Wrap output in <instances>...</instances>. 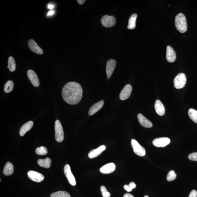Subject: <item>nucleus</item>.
I'll return each mask as SVG.
<instances>
[{
  "instance_id": "obj_1",
  "label": "nucleus",
  "mask_w": 197,
  "mask_h": 197,
  "mask_svg": "<svg viewBox=\"0 0 197 197\" xmlns=\"http://www.w3.org/2000/svg\"><path fill=\"white\" fill-rule=\"evenodd\" d=\"M83 93L81 85L76 82H70L66 84L62 91L64 100L71 105L78 104L82 98Z\"/></svg>"
},
{
  "instance_id": "obj_2",
  "label": "nucleus",
  "mask_w": 197,
  "mask_h": 197,
  "mask_svg": "<svg viewBox=\"0 0 197 197\" xmlns=\"http://www.w3.org/2000/svg\"><path fill=\"white\" fill-rule=\"evenodd\" d=\"M175 24L178 31L184 33L187 30V25L186 17L181 13H179L175 17Z\"/></svg>"
},
{
  "instance_id": "obj_3",
  "label": "nucleus",
  "mask_w": 197,
  "mask_h": 197,
  "mask_svg": "<svg viewBox=\"0 0 197 197\" xmlns=\"http://www.w3.org/2000/svg\"><path fill=\"white\" fill-rule=\"evenodd\" d=\"M187 82L186 75L184 73H180L175 77L173 81L175 88L179 89L185 86Z\"/></svg>"
},
{
  "instance_id": "obj_4",
  "label": "nucleus",
  "mask_w": 197,
  "mask_h": 197,
  "mask_svg": "<svg viewBox=\"0 0 197 197\" xmlns=\"http://www.w3.org/2000/svg\"><path fill=\"white\" fill-rule=\"evenodd\" d=\"M55 139L58 142H61L64 139L63 128L59 120H56L55 123Z\"/></svg>"
},
{
  "instance_id": "obj_5",
  "label": "nucleus",
  "mask_w": 197,
  "mask_h": 197,
  "mask_svg": "<svg viewBox=\"0 0 197 197\" xmlns=\"http://www.w3.org/2000/svg\"><path fill=\"white\" fill-rule=\"evenodd\" d=\"M116 19L113 16L105 15L101 19V22L103 26L105 28H111L116 24Z\"/></svg>"
},
{
  "instance_id": "obj_6",
  "label": "nucleus",
  "mask_w": 197,
  "mask_h": 197,
  "mask_svg": "<svg viewBox=\"0 0 197 197\" xmlns=\"http://www.w3.org/2000/svg\"><path fill=\"white\" fill-rule=\"evenodd\" d=\"M131 145L133 148V151L136 155L140 156H144L146 154V151L143 147H142L135 139L131 140Z\"/></svg>"
},
{
  "instance_id": "obj_7",
  "label": "nucleus",
  "mask_w": 197,
  "mask_h": 197,
  "mask_svg": "<svg viewBox=\"0 0 197 197\" xmlns=\"http://www.w3.org/2000/svg\"><path fill=\"white\" fill-rule=\"evenodd\" d=\"M64 172L69 184L72 186H76V181L75 177L72 173L71 167L69 165L67 164L64 167Z\"/></svg>"
},
{
  "instance_id": "obj_8",
  "label": "nucleus",
  "mask_w": 197,
  "mask_h": 197,
  "mask_svg": "<svg viewBox=\"0 0 197 197\" xmlns=\"http://www.w3.org/2000/svg\"><path fill=\"white\" fill-rule=\"evenodd\" d=\"M27 75L31 83L35 87H37L40 85V81L36 73L32 69L27 72Z\"/></svg>"
},
{
  "instance_id": "obj_9",
  "label": "nucleus",
  "mask_w": 197,
  "mask_h": 197,
  "mask_svg": "<svg viewBox=\"0 0 197 197\" xmlns=\"http://www.w3.org/2000/svg\"><path fill=\"white\" fill-rule=\"evenodd\" d=\"M29 178L35 182L40 183L44 179L43 175L37 171H30L28 172Z\"/></svg>"
},
{
  "instance_id": "obj_10",
  "label": "nucleus",
  "mask_w": 197,
  "mask_h": 197,
  "mask_svg": "<svg viewBox=\"0 0 197 197\" xmlns=\"http://www.w3.org/2000/svg\"><path fill=\"white\" fill-rule=\"evenodd\" d=\"M171 140L167 137L156 138L153 140V145L157 147H164L168 145L170 143Z\"/></svg>"
},
{
  "instance_id": "obj_11",
  "label": "nucleus",
  "mask_w": 197,
  "mask_h": 197,
  "mask_svg": "<svg viewBox=\"0 0 197 197\" xmlns=\"http://www.w3.org/2000/svg\"><path fill=\"white\" fill-rule=\"evenodd\" d=\"M132 91V87L130 85L125 86L120 93V98L121 100H124L129 97Z\"/></svg>"
},
{
  "instance_id": "obj_12",
  "label": "nucleus",
  "mask_w": 197,
  "mask_h": 197,
  "mask_svg": "<svg viewBox=\"0 0 197 197\" xmlns=\"http://www.w3.org/2000/svg\"><path fill=\"white\" fill-rule=\"evenodd\" d=\"M116 61L114 59L109 60L107 62L106 72L107 78L110 79L116 66Z\"/></svg>"
},
{
  "instance_id": "obj_13",
  "label": "nucleus",
  "mask_w": 197,
  "mask_h": 197,
  "mask_svg": "<svg viewBox=\"0 0 197 197\" xmlns=\"http://www.w3.org/2000/svg\"><path fill=\"white\" fill-rule=\"evenodd\" d=\"M28 45L30 49L34 53L38 54H43V51L33 40L30 39L28 41Z\"/></svg>"
},
{
  "instance_id": "obj_14",
  "label": "nucleus",
  "mask_w": 197,
  "mask_h": 197,
  "mask_svg": "<svg viewBox=\"0 0 197 197\" xmlns=\"http://www.w3.org/2000/svg\"><path fill=\"white\" fill-rule=\"evenodd\" d=\"M116 169V165L114 163H110L103 166L100 169V171L103 174H107L112 173Z\"/></svg>"
},
{
  "instance_id": "obj_15",
  "label": "nucleus",
  "mask_w": 197,
  "mask_h": 197,
  "mask_svg": "<svg viewBox=\"0 0 197 197\" xmlns=\"http://www.w3.org/2000/svg\"><path fill=\"white\" fill-rule=\"evenodd\" d=\"M166 58L169 62H174L176 59V54L175 51L171 46H167V48Z\"/></svg>"
},
{
  "instance_id": "obj_16",
  "label": "nucleus",
  "mask_w": 197,
  "mask_h": 197,
  "mask_svg": "<svg viewBox=\"0 0 197 197\" xmlns=\"http://www.w3.org/2000/svg\"><path fill=\"white\" fill-rule=\"evenodd\" d=\"M104 104V100H100L99 102L95 103L91 107L89 111V116H93L95 114L102 108Z\"/></svg>"
},
{
  "instance_id": "obj_17",
  "label": "nucleus",
  "mask_w": 197,
  "mask_h": 197,
  "mask_svg": "<svg viewBox=\"0 0 197 197\" xmlns=\"http://www.w3.org/2000/svg\"><path fill=\"white\" fill-rule=\"evenodd\" d=\"M106 149V147L104 145L100 146L96 149H93L89 152V157L91 159L96 158L100 155L103 151Z\"/></svg>"
},
{
  "instance_id": "obj_18",
  "label": "nucleus",
  "mask_w": 197,
  "mask_h": 197,
  "mask_svg": "<svg viewBox=\"0 0 197 197\" xmlns=\"http://www.w3.org/2000/svg\"><path fill=\"white\" fill-rule=\"evenodd\" d=\"M137 118L140 124L146 128H151L153 126V124L150 121L145 117L141 114H138Z\"/></svg>"
},
{
  "instance_id": "obj_19",
  "label": "nucleus",
  "mask_w": 197,
  "mask_h": 197,
  "mask_svg": "<svg viewBox=\"0 0 197 197\" xmlns=\"http://www.w3.org/2000/svg\"><path fill=\"white\" fill-rule=\"evenodd\" d=\"M155 107L156 112L160 116H163L165 113V108L160 100H157L155 103Z\"/></svg>"
},
{
  "instance_id": "obj_20",
  "label": "nucleus",
  "mask_w": 197,
  "mask_h": 197,
  "mask_svg": "<svg viewBox=\"0 0 197 197\" xmlns=\"http://www.w3.org/2000/svg\"><path fill=\"white\" fill-rule=\"evenodd\" d=\"M33 125V122L32 121H30L23 124L20 128L19 135L21 136H24L27 132L31 130Z\"/></svg>"
},
{
  "instance_id": "obj_21",
  "label": "nucleus",
  "mask_w": 197,
  "mask_h": 197,
  "mask_svg": "<svg viewBox=\"0 0 197 197\" xmlns=\"http://www.w3.org/2000/svg\"><path fill=\"white\" fill-rule=\"evenodd\" d=\"M37 163L40 167L48 169L49 168L51 165L52 161L50 158L47 157L45 159H38Z\"/></svg>"
},
{
  "instance_id": "obj_22",
  "label": "nucleus",
  "mask_w": 197,
  "mask_h": 197,
  "mask_svg": "<svg viewBox=\"0 0 197 197\" xmlns=\"http://www.w3.org/2000/svg\"><path fill=\"white\" fill-rule=\"evenodd\" d=\"M14 172V166L13 164L8 162L6 163L3 170L4 175H10Z\"/></svg>"
},
{
  "instance_id": "obj_23",
  "label": "nucleus",
  "mask_w": 197,
  "mask_h": 197,
  "mask_svg": "<svg viewBox=\"0 0 197 197\" xmlns=\"http://www.w3.org/2000/svg\"><path fill=\"white\" fill-rule=\"evenodd\" d=\"M137 17V15L134 14L130 16L128 20V29H133L136 27V21Z\"/></svg>"
},
{
  "instance_id": "obj_24",
  "label": "nucleus",
  "mask_w": 197,
  "mask_h": 197,
  "mask_svg": "<svg viewBox=\"0 0 197 197\" xmlns=\"http://www.w3.org/2000/svg\"><path fill=\"white\" fill-rule=\"evenodd\" d=\"M7 68L9 71L11 72H14L15 71L16 68V64L14 58L13 57L10 56L9 57L8 63Z\"/></svg>"
},
{
  "instance_id": "obj_25",
  "label": "nucleus",
  "mask_w": 197,
  "mask_h": 197,
  "mask_svg": "<svg viewBox=\"0 0 197 197\" xmlns=\"http://www.w3.org/2000/svg\"><path fill=\"white\" fill-rule=\"evenodd\" d=\"M188 114L191 120L197 124V111L194 109L190 108L189 110Z\"/></svg>"
},
{
  "instance_id": "obj_26",
  "label": "nucleus",
  "mask_w": 197,
  "mask_h": 197,
  "mask_svg": "<svg viewBox=\"0 0 197 197\" xmlns=\"http://www.w3.org/2000/svg\"><path fill=\"white\" fill-rule=\"evenodd\" d=\"M14 84L12 81H9L5 83L4 85V91L5 93H8L13 90Z\"/></svg>"
},
{
  "instance_id": "obj_27",
  "label": "nucleus",
  "mask_w": 197,
  "mask_h": 197,
  "mask_svg": "<svg viewBox=\"0 0 197 197\" xmlns=\"http://www.w3.org/2000/svg\"><path fill=\"white\" fill-rule=\"evenodd\" d=\"M51 197H71L69 193L64 191H59L53 193Z\"/></svg>"
},
{
  "instance_id": "obj_28",
  "label": "nucleus",
  "mask_w": 197,
  "mask_h": 197,
  "mask_svg": "<svg viewBox=\"0 0 197 197\" xmlns=\"http://www.w3.org/2000/svg\"><path fill=\"white\" fill-rule=\"evenodd\" d=\"M36 153L38 155L43 156L48 153V150L45 147L42 146V147L37 148Z\"/></svg>"
},
{
  "instance_id": "obj_29",
  "label": "nucleus",
  "mask_w": 197,
  "mask_h": 197,
  "mask_svg": "<svg viewBox=\"0 0 197 197\" xmlns=\"http://www.w3.org/2000/svg\"><path fill=\"white\" fill-rule=\"evenodd\" d=\"M136 187V185L135 183L133 182H131L128 185H125L124 187L125 190L128 192H131L132 189L135 188Z\"/></svg>"
},
{
  "instance_id": "obj_30",
  "label": "nucleus",
  "mask_w": 197,
  "mask_h": 197,
  "mask_svg": "<svg viewBox=\"0 0 197 197\" xmlns=\"http://www.w3.org/2000/svg\"><path fill=\"white\" fill-rule=\"evenodd\" d=\"M176 174L174 171H169L167 174V180L168 181H170L174 180L176 178Z\"/></svg>"
},
{
  "instance_id": "obj_31",
  "label": "nucleus",
  "mask_w": 197,
  "mask_h": 197,
  "mask_svg": "<svg viewBox=\"0 0 197 197\" xmlns=\"http://www.w3.org/2000/svg\"><path fill=\"white\" fill-rule=\"evenodd\" d=\"M100 190L103 197H110V193L107 191L106 187L104 186H101L100 187Z\"/></svg>"
},
{
  "instance_id": "obj_32",
  "label": "nucleus",
  "mask_w": 197,
  "mask_h": 197,
  "mask_svg": "<svg viewBox=\"0 0 197 197\" xmlns=\"http://www.w3.org/2000/svg\"><path fill=\"white\" fill-rule=\"evenodd\" d=\"M188 159L190 160L197 161V152L190 154L188 156Z\"/></svg>"
},
{
  "instance_id": "obj_33",
  "label": "nucleus",
  "mask_w": 197,
  "mask_h": 197,
  "mask_svg": "<svg viewBox=\"0 0 197 197\" xmlns=\"http://www.w3.org/2000/svg\"><path fill=\"white\" fill-rule=\"evenodd\" d=\"M197 191L195 190H193L190 193L188 197H197Z\"/></svg>"
},
{
  "instance_id": "obj_34",
  "label": "nucleus",
  "mask_w": 197,
  "mask_h": 197,
  "mask_svg": "<svg viewBox=\"0 0 197 197\" xmlns=\"http://www.w3.org/2000/svg\"><path fill=\"white\" fill-rule=\"evenodd\" d=\"M77 2L79 5H82L85 3V0H78Z\"/></svg>"
},
{
  "instance_id": "obj_35",
  "label": "nucleus",
  "mask_w": 197,
  "mask_h": 197,
  "mask_svg": "<svg viewBox=\"0 0 197 197\" xmlns=\"http://www.w3.org/2000/svg\"><path fill=\"white\" fill-rule=\"evenodd\" d=\"M124 197H134V196L132 194L126 193L124 195Z\"/></svg>"
},
{
  "instance_id": "obj_36",
  "label": "nucleus",
  "mask_w": 197,
  "mask_h": 197,
  "mask_svg": "<svg viewBox=\"0 0 197 197\" xmlns=\"http://www.w3.org/2000/svg\"><path fill=\"white\" fill-rule=\"evenodd\" d=\"M54 13V11H50L49 12L47 15H48V16H50V15H53Z\"/></svg>"
},
{
  "instance_id": "obj_37",
  "label": "nucleus",
  "mask_w": 197,
  "mask_h": 197,
  "mask_svg": "<svg viewBox=\"0 0 197 197\" xmlns=\"http://www.w3.org/2000/svg\"><path fill=\"white\" fill-rule=\"evenodd\" d=\"M54 7V6L53 5H52L50 4V5H48V8L49 9H52Z\"/></svg>"
},
{
  "instance_id": "obj_38",
  "label": "nucleus",
  "mask_w": 197,
  "mask_h": 197,
  "mask_svg": "<svg viewBox=\"0 0 197 197\" xmlns=\"http://www.w3.org/2000/svg\"><path fill=\"white\" fill-rule=\"evenodd\" d=\"M144 197H149V196H147V195H146V196H144Z\"/></svg>"
}]
</instances>
